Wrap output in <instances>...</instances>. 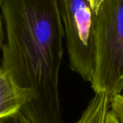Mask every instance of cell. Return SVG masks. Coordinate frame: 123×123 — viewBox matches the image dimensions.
Returning a JSON list of instances; mask_svg holds the SVG:
<instances>
[{
	"label": "cell",
	"instance_id": "1",
	"mask_svg": "<svg viewBox=\"0 0 123 123\" xmlns=\"http://www.w3.org/2000/svg\"><path fill=\"white\" fill-rule=\"evenodd\" d=\"M6 41L1 67L27 95L21 113L30 123H63L59 73L64 28L58 0H0Z\"/></svg>",
	"mask_w": 123,
	"mask_h": 123
},
{
	"label": "cell",
	"instance_id": "2",
	"mask_svg": "<svg viewBox=\"0 0 123 123\" xmlns=\"http://www.w3.org/2000/svg\"><path fill=\"white\" fill-rule=\"evenodd\" d=\"M94 36L92 88L112 99L123 90V0L103 1L95 14Z\"/></svg>",
	"mask_w": 123,
	"mask_h": 123
},
{
	"label": "cell",
	"instance_id": "3",
	"mask_svg": "<svg viewBox=\"0 0 123 123\" xmlns=\"http://www.w3.org/2000/svg\"><path fill=\"white\" fill-rule=\"evenodd\" d=\"M58 4L69 66L84 81L91 82L95 64V13L88 0H58Z\"/></svg>",
	"mask_w": 123,
	"mask_h": 123
},
{
	"label": "cell",
	"instance_id": "4",
	"mask_svg": "<svg viewBox=\"0 0 123 123\" xmlns=\"http://www.w3.org/2000/svg\"><path fill=\"white\" fill-rule=\"evenodd\" d=\"M3 40L4 32L0 16V50ZM27 100V95L12 84L0 65V117L19 111Z\"/></svg>",
	"mask_w": 123,
	"mask_h": 123
},
{
	"label": "cell",
	"instance_id": "5",
	"mask_svg": "<svg viewBox=\"0 0 123 123\" xmlns=\"http://www.w3.org/2000/svg\"><path fill=\"white\" fill-rule=\"evenodd\" d=\"M110 101L105 94H95L76 123H105Z\"/></svg>",
	"mask_w": 123,
	"mask_h": 123
},
{
	"label": "cell",
	"instance_id": "6",
	"mask_svg": "<svg viewBox=\"0 0 123 123\" xmlns=\"http://www.w3.org/2000/svg\"><path fill=\"white\" fill-rule=\"evenodd\" d=\"M110 107L119 122L123 123V94L116 95L111 99Z\"/></svg>",
	"mask_w": 123,
	"mask_h": 123
},
{
	"label": "cell",
	"instance_id": "7",
	"mask_svg": "<svg viewBox=\"0 0 123 123\" xmlns=\"http://www.w3.org/2000/svg\"><path fill=\"white\" fill-rule=\"evenodd\" d=\"M0 123H30L20 111L0 117Z\"/></svg>",
	"mask_w": 123,
	"mask_h": 123
},
{
	"label": "cell",
	"instance_id": "8",
	"mask_svg": "<svg viewBox=\"0 0 123 123\" xmlns=\"http://www.w3.org/2000/svg\"><path fill=\"white\" fill-rule=\"evenodd\" d=\"M105 123H120L119 122L118 119L114 114L112 110H109L106 117Z\"/></svg>",
	"mask_w": 123,
	"mask_h": 123
},
{
	"label": "cell",
	"instance_id": "9",
	"mask_svg": "<svg viewBox=\"0 0 123 123\" xmlns=\"http://www.w3.org/2000/svg\"><path fill=\"white\" fill-rule=\"evenodd\" d=\"M88 1L89 2L92 9L96 14L99 9V7L100 6L101 4L103 2L104 0H88Z\"/></svg>",
	"mask_w": 123,
	"mask_h": 123
}]
</instances>
